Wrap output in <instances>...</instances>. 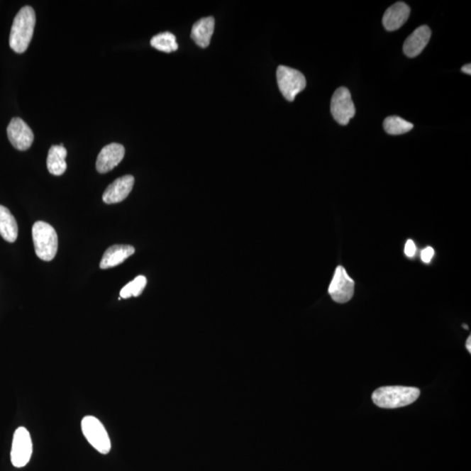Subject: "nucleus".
Instances as JSON below:
<instances>
[{
	"instance_id": "obj_1",
	"label": "nucleus",
	"mask_w": 471,
	"mask_h": 471,
	"mask_svg": "<svg viewBox=\"0 0 471 471\" xmlns=\"http://www.w3.org/2000/svg\"><path fill=\"white\" fill-rule=\"evenodd\" d=\"M35 24L36 15L33 7H23L14 18L10 33L9 44L15 52L22 54L28 48Z\"/></svg>"
},
{
	"instance_id": "obj_2",
	"label": "nucleus",
	"mask_w": 471,
	"mask_h": 471,
	"mask_svg": "<svg viewBox=\"0 0 471 471\" xmlns=\"http://www.w3.org/2000/svg\"><path fill=\"white\" fill-rule=\"evenodd\" d=\"M419 397L420 390L416 387H383L375 391L373 401L379 408L397 409L412 404Z\"/></svg>"
},
{
	"instance_id": "obj_3",
	"label": "nucleus",
	"mask_w": 471,
	"mask_h": 471,
	"mask_svg": "<svg viewBox=\"0 0 471 471\" xmlns=\"http://www.w3.org/2000/svg\"><path fill=\"white\" fill-rule=\"evenodd\" d=\"M33 239L36 255L41 260L51 261L58 250V236L49 223L38 221L33 226Z\"/></svg>"
},
{
	"instance_id": "obj_4",
	"label": "nucleus",
	"mask_w": 471,
	"mask_h": 471,
	"mask_svg": "<svg viewBox=\"0 0 471 471\" xmlns=\"http://www.w3.org/2000/svg\"><path fill=\"white\" fill-rule=\"evenodd\" d=\"M277 82L281 94L288 101H294L296 96L306 89L305 76L289 67L279 66L277 70Z\"/></svg>"
},
{
	"instance_id": "obj_5",
	"label": "nucleus",
	"mask_w": 471,
	"mask_h": 471,
	"mask_svg": "<svg viewBox=\"0 0 471 471\" xmlns=\"http://www.w3.org/2000/svg\"><path fill=\"white\" fill-rule=\"evenodd\" d=\"M82 429L87 442L104 455L111 450V442L104 424L94 416H85L82 421Z\"/></svg>"
},
{
	"instance_id": "obj_6",
	"label": "nucleus",
	"mask_w": 471,
	"mask_h": 471,
	"mask_svg": "<svg viewBox=\"0 0 471 471\" xmlns=\"http://www.w3.org/2000/svg\"><path fill=\"white\" fill-rule=\"evenodd\" d=\"M33 443L28 429L20 427L14 432L13 446L11 450V461L16 468L25 467L31 459Z\"/></svg>"
},
{
	"instance_id": "obj_7",
	"label": "nucleus",
	"mask_w": 471,
	"mask_h": 471,
	"mask_svg": "<svg viewBox=\"0 0 471 471\" xmlns=\"http://www.w3.org/2000/svg\"><path fill=\"white\" fill-rule=\"evenodd\" d=\"M331 113L334 120L340 125H348L355 115V107L351 93L347 87H340L333 93L331 100Z\"/></svg>"
},
{
	"instance_id": "obj_8",
	"label": "nucleus",
	"mask_w": 471,
	"mask_h": 471,
	"mask_svg": "<svg viewBox=\"0 0 471 471\" xmlns=\"http://www.w3.org/2000/svg\"><path fill=\"white\" fill-rule=\"evenodd\" d=\"M355 281L348 276L343 267H338L334 272L333 278L328 292L334 301L344 304L351 300L355 292Z\"/></svg>"
},
{
	"instance_id": "obj_9",
	"label": "nucleus",
	"mask_w": 471,
	"mask_h": 471,
	"mask_svg": "<svg viewBox=\"0 0 471 471\" xmlns=\"http://www.w3.org/2000/svg\"><path fill=\"white\" fill-rule=\"evenodd\" d=\"M7 135L15 149L21 151L28 150L33 143V132L21 118L14 117L7 127Z\"/></svg>"
},
{
	"instance_id": "obj_10",
	"label": "nucleus",
	"mask_w": 471,
	"mask_h": 471,
	"mask_svg": "<svg viewBox=\"0 0 471 471\" xmlns=\"http://www.w3.org/2000/svg\"><path fill=\"white\" fill-rule=\"evenodd\" d=\"M125 149L121 144L111 143L105 146L99 154L96 161V170L99 173L105 174L111 172L113 169L123 161Z\"/></svg>"
},
{
	"instance_id": "obj_11",
	"label": "nucleus",
	"mask_w": 471,
	"mask_h": 471,
	"mask_svg": "<svg viewBox=\"0 0 471 471\" xmlns=\"http://www.w3.org/2000/svg\"><path fill=\"white\" fill-rule=\"evenodd\" d=\"M134 184L135 178L131 174L118 178L106 189L104 196H102L104 202L108 204L123 202L131 194Z\"/></svg>"
},
{
	"instance_id": "obj_12",
	"label": "nucleus",
	"mask_w": 471,
	"mask_h": 471,
	"mask_svg": "<svg viewBox=\"0 0 471 471\" xmlns=\"http://www.w3.org/2000/svg\"><path fill=\"white\" fill-rule=\"evenodd\" d=\"M431 37V30L428 26H421L408 37L404 45V54L409 58H415L426 48Z\"/></svg>"
},
{
	"instance_id": "obj_13",
	"label": "nucleus",
	"mask_w": 471,
	"mask_h": 471,
	"mask_svg": "<svg viewBox=\"0 0 471 471\" xmlns=\"http://www.w3.org/2000/svg\"><path fill=\"white\" fill-rule=\"evenodd\" d=\"M410 9L404 2H397L387 9L383 15V26L387 31H396L408 21Z\"/></svg>"
},
{
	"instance_id": "obj_14",
	"label": "nucleus",
	"mask_w": 471,
	"mask_h": 471,
	"mask_svg": "<svg viewBox=\"0 0 471 471\" xmlns=\"http://www.w3.org/2000/svg\"><path fill=\"white\" fill-rule=\"evenodd\" d=\"M135 252L134 247L131 245H116L109 247L102 257L100 267L106 270L117 267L132 256Z\"/></svg>"
},
{
	"instance_id": "obj_15",
	"label": "nucleus",
	"mask_w": 471,
	"mask_h": 471,
	"mask_svg": "<svg viewBox=\"0 0 471 471\" xmlns=\"http://www.w3.org/2000/svg\"><path fill=\"white\" fill-rule=\"evenodd\" d=\"M215 20L212 17L201 18L193 25L192 39L199 47L205 48L211 43L212 34L214 33Z\"/></svg>"
},
{
	"instance_id": "obj_16",
	"label": "nucleus",
	"mask_w": 471,
	"mask_h": 471,
	"mask_svg": "<svg viewBox=\"0 0 471 471\" xmlns=\"http://www.w3.org/2000/svg\"><path fill=\"white\" fill-rule=\"evenodd\" d=\"M67 151L65 149L63 144L52 146L49 150L47 160L49 172L54 176H62L67 168Z\"/></svg>"
},
{
	"instance_id": "obj_17",
	"label": "nucleus",
	"mask_w": 471,
	"mask_h": 471,
	"mask_svg": "<svg viewBox=\"0 0 471 471\" xmlns=\"http://www.w3.org/2000/svg\"><path fill=\"white\" fill-rule=\"evenodd\" d=\"M18 228L16 219L9 209L0 205V236L9 243L17 240Z\"/></svg>"
},
{
	"instance_id": "obj_18",
	"label": "nucleus",
	"mask_w": 471,
	"mask_h": 471,
	"mask_svg": "<svg viewBox=\"0 0 471 471\" xmlns=\"http://www.w3.org/2000/svg\"><path fill=\"white\" fill-rule=\"evenodd\" d=\"M150 44L152 47L163 52H172L178 49L176 36L173 33L165 32L157 34L152 38Z\"/></svg>"
},
{
	"instance_id": "obj_19",
	"label": "nucleus",
	"mask_w": 471,
	"mask_h": 471,
	"mask_svg": "<svg viewBox=\"0 0 471 471\" xmlns=\"http://www.w3.org/2000/svg\"><path fill=\"white\" fill-rule=\"evenodd\" d=\"M383 127L387 134L398 135L412 131L414 125L401 117L389 116L386 118Z\"/></svg>"
},
{
	"instance_id": "obj_20",
	"label": "nucleus",
	"mask_w": 471,
	"mask_h": 471,
	"mask_svg": "<svg viewBox=\"0 0 471 471\" xmlns=\"http://www.w3.org/2000/svg\"><path fill=\"white\" fill-rule=\"evenodd\" d=\"M147 279L144 276H138L121 290L120 296L123 299L138 297L146 287Z\"/></svg>"
},
{
	"instance_id": "obj_21",
	"label": "nucleus",
	"mask_w": 471,
	"mask_h": 471,
	"mask_svg": "<svg viewBox=\"0 0 471 471\" xmlns=\"http://www.w3.org/2000/svg\"><path fill=\"white\" fill-rule=\"evenodd\" d=\"M435 254V250L434 249L432 248V247H427V248H425L423 252H421V260L424 262V263H429V262L431 261L433 256H434Z\"/></svg>"
},
{
	"instance_id": "obj_22",
	"label": "nucleus",
	"mask_w": 471,
	"mask_h": 471,
	"mask_svg": "<svg viewBox=\"0 0 471 471\" xmlns=\"http://www.w3.org/2000/svg\"><path fill=\"white\" fill-rule=\"evenodd\" d=\"M416 250V247L415 243H414L413 240H408L407 243H406L405 249H404V253L406 255H407L409 257H411L414 255H415Z\"/></svg>"
},
{
	"instance_id": "obj_23",
	"label": "nucleus",
	"mask_w": 471,
	"mask_h": 471,
	"mask_svg": "<svg viewBox=\"0 0 471 471\" xmlns=\"http://www.w3.org/2000/svg\"><path fill=\"white\" fill-rule=\"evenodd\" d=\"M462 72L466 74H471V65H465V66H463L462 67Z\"/></svg>"
},
{
	"instance_id": "obj_24",
	"label": "nucleus",
	"mask_w": 471,
	"mask_h": 471,
	"mask_svg": "<svg viewBox=\"0 0 471 471\" xmlns=\"http://www.w3.org/2000/svg\"><path fill=\"white\" fill-rule=\"evenodd\" d=\"M466 348L470 353H471V337L468 338V340L466 341Z\"/></svg>"
},
{
	"instance_id": "obj_25",
	"label": "nucleus",
	"mask_w": 471,
	"mask_h": 471,
	"mask_svg": "<svg viewBox=\"0 0 471 471\" xmlns=\"http://www.w3.org/2000/svg\"><path fill=\"white\" fill-rule=\"evenodd\" d=\"M462 326H463V328L467 329V330H469V326H467V325H463Z\"/></svg>"
}]
</instances>
